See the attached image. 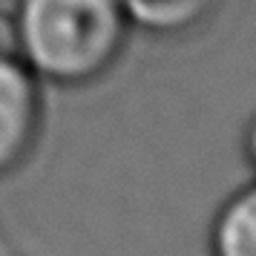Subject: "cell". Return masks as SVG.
<instances>
[{
  "label": "cell",
  "mask_w": 256,
  "mask_h": 256,
  "mask_svg": "<svg viewBox=\"0 0 256 256\" xmlns=\"http://www.w3.org/2000/svg\"><path fill=\"white\" fill-rule=\"evenodd\" d=\"M44 84L9 46H0V178H9L32 162L44 124Z\"/></svg>",
  "instance_id": "2"
},
{
  "label": "cell",
  "mask_w": 256,
  "mask_h": 256,
  "mask_svg": "<svg viewBox=\"0 0 256 256\" xmlns=\"http://www.w3.org/2000/svg\"><path fill=\"white\" fill-rule=\"evenodd\" d=\"M12 52L44 86L81 90L116 70L132 38L124 0H12Z\"/></svg>",
  "instance_id": "1"
},
{
  "label": "cell",
  "mask_w": 256,
  "mask_h": 256,
  "mask_svg": "<svg viewBox=\"0 0 256 256\" xmlns=\"http://www.w3.org/2000/svg\"><path fill=\"white\" fill-rule=\"evenodd\" d=\"M242 147H244V158H248V164H250V170H254V176H256V112H254V118L248 121Z\"/></svg>",
  "instance_id": "5"
},
{
  "label": "cell",
  "mask_w": 256,
  "mask_h": 256,
  "mask_svg": "<svg viewBox=\"0 0 256 256\" xmlns=\"http://www.w3.org/2000/svg\"><path fill=\"white\" fill-rule=\"evenodd\" d=\"M210 256H256V176L216 210L210 224Z\"/></svg>",
  "instance_id": "3"
},
{
  "label": "cell",
  "mask_w": 256,
  "mask_h": 256,
  "mask_svg": "<svg viewBox=\"0 0 256 256\" xmlns=\"http://www.w3.org/2000/svg\"><path fill=\"white\" fill-rule=\"evenodd\" d=\"M216 0H124L132 29L152 38H178L204 24Z\"/></svg>",
  "instance_id": "4"
}]
</instances>
